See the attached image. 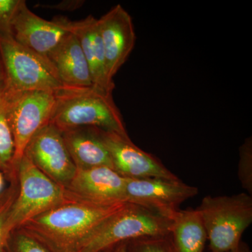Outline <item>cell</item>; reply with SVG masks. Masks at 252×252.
<instances>
[{
  "mask_svg": "<svg viewBox=\"0 0 252 252\" xmlns=\"http://www.w3.org/2000/svg\"><path fill=\"white\" fill-rule=\"evenodd\" d=\"M71 22L64 16H56L51 21L39 17L21 0L11 21V35L21 45L48 58L72 32Z\"/></svg>",
  "mask_w": 252,
  "mask_h": 252,
  "instance_id": "9c48e42d",
  "label": "cell"
},
{
  "mask_svg": "<svg viewBox=\"0 0 252 252\" xmlns=\"http://www.w3.org/2000/svg\"><path fill=\"white\" fill-rule=\"evenodd\" d=\"M6 87V77L4 68H3L2 63L0 59V93Z\"/></svg>",
  "mask_w": 252,
  "mask_h": 252,
  "instance_id": "d4e9b609",
  "label": "cell"
},
{
  "mask_svg": "<svg viewBox=\"0 0 252 252\" xmlns=\"http://www.w3.org/2000/svg\"><path fill=\"white\" fill-rule=\"evenodd\" d=\"M16 170L18 192L8 220L9 233L27 220L76 196L43 173L25 154Z\"/></svg>",
  "mask_w": 252,
  "mask_h": 252,
  "instance_id": "5b68a950",
  "label": "cell"
},
{
  "mask_svg": "<svg viewBox=\"0 0 252 252\" xmlns=\"http://www.w3.org/2000/svg\"><path fill=\"white\" fill-rule=\"evenodd\" d=\"M170 220L169 235L176 252H205L207 232L196 210H179Z\"/></svg>",
  "mask_w": 252,
  "mask_h": 252,
  "instance_id": "e0dca14e",
  "label": "cell"
},
{
  "mask_svg": "<svg viewBox=\"0 0 252 252\" xmlns=\"http://www.w3.org/2000/svg\"><path fill=\"white\" fill-rule=\"evenodd\" d=\"M238 176L243 188L247 193L252 195V137L247 139L240 147Z\"/></svg>",
  "mask_w": 252,
  "mask_h": 252,
  "instance_id": "7402d4cb",
  "label": "cell"
},
{
  "mask_svg": "<svg viewBox=\"0 0 252 252\" xmlns=\"http://www.w3.org/2000/svg\"><path fill=\"white\" fill-rule=\"evenodd\" d=\"M171 220L132 203L104 220L79 252H101L118 244L146 237L170 234Z\"/></svg>",
  "mask_w": 252,
  "mask_h": 252,
  "instance_id": "8992f818",
  "label": "cell"
},
{
  "mask_svg": "<svg viewBox=\"0 0 252 252\" xmlns=\"http://www.w3.org/2000/svg\"><path fill=\"white\" fill-rule=\"evenodd\" d=\"M96 128L108 150L114 170L123 177L127 179L180 180L157 157L137 147L130 137Z\"/></svg>",
  "mask_w": 252,
  "mask_h": 252,
  "instance_id": "8fae6325",
  "label": "cell"
},
{
  "mask_svg": "<svg viewBox=\"0 0 252 252\" xmlns=\"http://www.w3.org/2000/svg\"><path fill=\"white\" fill-rule=\"evenodd\" d=\"M101 252H126V242L118 244V245H114L112 248L107 249Z\"/></svg>",
  "mask_w": 252,
  "mask_h": 252,
  "instance_id": "cb8c5ba5",
  "label": "cell"
},
{
  "mask_svg": "<svg viewBox=\"0 0 252 252\" xmlns=\"http://www.w3.org/2000/svg\"><path fill=\"white\" fill-rule=\"evenodd\" d=\"M11 93L6 86L0 93V171L8 181L16 175L14 138L9 117Z\"/></svg>",
  "mask_w": 252,
  "mask_h": 252,
  "instance_id": "ac0fdd59",
  "label": "cell"
},
{
  "mask_svg": "<svg viewBox=\"0 0 252 252\" xmlns=\"http://www.w3.org/2000/svg\"><path fill=\"white\" fill-rule=\"evenodd\" d=\"M126 178L109 167L79 170L67 189L79 198L114 203L125 202Z\"/></svg>",
  "mask_w": 252,
  "mask_h": 252,
  "instance_id": "4fadbf2b",
  "label": "cell"
},
{
  "mask_svg": "<svg viewBox=\"0 0 252 252\" xmlns=\"http://www.w3.org/2000/svg\"><path fill=\"white\" fill-rule=\"evenodd\" d=\"M11 91L9 117L14 138L16 169L32 137L51 122L56 95L46 91Z\"/></svg>",
  "mask_w": 252,
  "mask_h": 252,
  "instance_id": "52a82bcc",
  "label": "cell"
},
{
  "mask_svg": "<svg viewBox=\"0 0 252 252\" xmlns=\"http://www.w3.org/2000/svg\"><path fill=\"white\" fill-rule=\"evenodd\" d=\"M103 44L106 67L111 80L126 62L135 44L136 34L130 15L117 4L97 19Z\"/></svg>",
  "mask_w": 252,
  "mask_h": 252,
  "instance_id": "7c38bea8",
  "label": "cell"
},
{
  "mask_svg": "<svg viewBox=\"0 0 252 252\" xmlns=\"http://www.w3.org/2000/svg\"><path fill=\"white\" fill-rule=\"evenodd\" d=\"M126 252H176L170 235L146 237L126 242Z\"/></svg>",
  "mask_w": 252,
  "mask_h": 252,
  "instance_id": "44dd1931",
  "label": "cell"
},
{
  "mask_svg": "<svg viewBox=\"0 0 252 252\" xmlns=\"http://www.w3.org/2000/svg\"><path fill=\"white\" fill-rule=\"evenodd\" d=\"M62 133L77 169L97 167L114 169L108 150L101 140L96 127H76L62 131Z\"/></svg>",
  "mask_w": 252,
  "mask_h": 252,
  "instance_id": "2e32d148",
  "label": "cell"
},
{
  "mask_svg": "<svg viewBox=\"0 0 252 252\" xmlns=\"http://www.w3.org/2000/svg\"><path fill=\"white\" fill-rule=\"evenodd\" d=\"M198 193L197 187L180 180L126 178V203L140 205L170 220L181 204Z\"/></svg>",
  "mask_w": 252,
  "mask_h": 252,
  "instance_id": "ba28073f",
  "label": "cell"
},
{
  "mask_svg": "<svg viewBox=\"0 0 252 252\" xmlns=\"http://www.w3.org/2000/svg\"><path fill=\"white\" fill-rule=\"evenodd\" d=\"M9 185L0 194V252H4L10 233L7 229L8 220L11 208L18 195L17 175L9 180Z\"/></svg>",
  "mask_w": 252,
  "mask_h": 252,
  "instance_id": "d6986e66",
  "label": "cell"
},
{
  "mask_svg": "<svg viewBox=\"0 0 252 252\" xmlns=\"http://www.w3.org/2000/svg\"><path fill=\"white\" fill-rule=\"evenodd\" d=\"M71 29L77 36L89 64L93 85L113 92L115 84L107 74L104 46L97 18L90 15L80 21H72Z\"/></svg>",
  "mask_w": 252,
  "mask_h": 252,
  "instance_id": "5bb4252c",
  "label": "cell"
},
{
  "mask_svg": "<svg viewBox=\"0 0 252 252\" xmlns=\"http://www.w3.org/2000/svg\"><path fill=\"white\" fill-rule=\"evenodd\" d=\"M0 59L11 90L57 94L64 88L49 59L21 45L11 34L0 32Z\"/></svg>",
  "mask_w": 252,
  "mask_h": 252,
  "instance_id": "277c9868",
  "label": "cell"
},
{
  "mask_svg": "<svg viewBox=\"0 0 252 252\" xmlns=\"http://www.w3.org/2000/svg\"><path fill=\"white\" fill-rule=\"evenodd\" d=\"M211 252H229L241 243L252 223V196L248 193L203 198L196 209Z\"/></svg>",
  "mask_w": 252,
  "mask_h": 252,
  "instance_id": "3957f363",
  "label": "cell"
},
{
  "mask_svg": "<svg viewBox=\"0 0 252 252\" xmlns=\"http://www.w3.org/2000/svg\"><path fill=\"white\" fill-rule=\"evenodd\" d=\"M21 0H0V32L11 34V21Z\"/></svg>",
  "mask_w": 252,
  "mask_h": 252,
  "instance_id": "603a6c76",
  "label": "cell"
},
{
  "mask_svg": "<svg viewBox=\"0 0 252 252\" xmlns=\"http://www.w3.org/2000/svg\"><path fill=\"white\" fill-rule=\"evenodd\" d=\"M64 88L86 89L93 86L90 69L75 34L71 32L49 55Z\"/></svg>",
  "mask_w": 252,
  "mask_h": 252,
  "instance_id": "9a60e30c",
  "label": "cell"
},
{
  "mask_svg": "<svg viewBox=\"0 0 252 252\" xmlns=\"http://www.w3.org/2000/svg\"><path fill=\"white\" fill-rule=\"evenodd\" d=\"M126 203H97L76 195L27 220L18 228L52 252H79L94 230Z\"/></svg>",
  "mask_w": 252,
  "mask_h": 252,
  "instance_id": "6da1fadb",
  "label": "cell"
},
{
  "mask_svg": "<svg viewBox=\"0 0 252 252\" xmlns=\"http://www.w3.org/2000/svg\"><path fill=\"white\" fill-rule=\"evenodd\" d=\"M5 252H52L35 238L18 228L13 230L6 242Z\"/></svg>",
  "mask_w": 252,
  "mask_h": 252,
  "instance_id": "ffe728a7",
  "label": "cell"
},
{
  "mask_svg": "<svg viewBox=\"0 0 252 252\" xmlns=\"http://www.w3.org/2000/svg\"></svg>",
  "mask_w": 252,
  "mask_h": 252,
  "instance_id": "83f0119b",
  "label": "cell"
},
{
  "mask_svg": "<svg viewBox=\"0 0 252 252\" xmlns=\"http://www.w3.org/2000/svg\"><path fill=\"white\" fill-rule=\"evenodd\" d=\"M24 154L43 173L65 188L77 172L62 131L51 123L32 137Z\"/></svg>",
  "mask_w": 252,
  "mask_h": 252,
  "instance_id": "30bf717a",
  "label": "cell"
},
{
  "mask_svg": "<svg viewBox=\"0 0 252 252\" xmlns=\"http://www.w3.org/2000/svg\"><path fill=\"white\" fill-rule=\"evenodd\" d=\"M229 252H251V251L246 243L241 242L236 248L233 249Z\"/></svg>",
  "mask_w": 252,
  "mask_h": 252,
  "instance_id": "484cf974",
  "label": "cell"
},
{
  "mask_svg": "<svg viewBox=\"0 0 252 252\" xmlns=\"http://www.w3.org/2000/svg\"><path fill=\"white\" fill-rule=\"evenodd\" d=\"M5 176L2 172L0 171V194L4 191V190L6 187H5Z\"/></svg>",
  "mask_w": 252,
  "mask_h": 252,
  "instance_id": "4316f807",
  "label": "cell"
},
{
  "mask_svg": "<svg viewBox=\"0 0 252 252\" xmlns=\"http://www.w3.org/2000/svg\"><path fill=\"white\" fill-rule=\"evenodd\" d=\"M56 95V105L50 123L59 130L94 127L129 137L112 92L93 86L64 88Z\"/></svg>",
  "mask_w": 252,
  "mask_h": 252,
  "instance_id": "7a4b0ae2",
  "label": "cell"
}]
</instances>
